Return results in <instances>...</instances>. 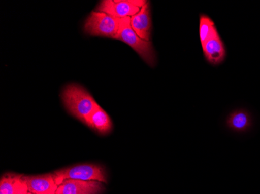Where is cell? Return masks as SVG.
Wrapping results in <instances>:
<instances>
[{
    "label": "cell",
    "instance_id": "2",
    "mask_svg": "<svg viewBox=\"0 0 260 194\" xmlns=\"http://www.w3.org/2000/svg\"><path fill=\"white\" fill-rule=\"evenodd\" d=\"M115 39L129 45L147 65L152 67L156 65L157 57L151 42L143 40L134 32L130 24V17L121 19L120 27Z\"/></svg>",
    "mask_w": 260,
    "mask_h": 194
},
{
    "label": "cell",
    "instance_id": "4",
    "mask_svg": "<svg viewBox=\"0 0 260 194\" xmlns=\"http://www.w3.org/2000/svg\"><path fill=\"white\" fill-rule=\"evenodd\" d=\"M120 23L121 19L102 12L93 11L86 20L84 31L93 36L115 39L120 27Z\"/></svg>",
    "mask_w": 260,
    "mask_h": 194
},
{
    "label": "cell",
    "instance_id": "12",
    "mask_svg": "<svg viewBox=\"0 0 260 194\" xmlns=\"http://www.w3.org/2000/svg\"><path fill=\"white\" fill-rule=\"evenodd\" d=\"M227 125L231 130L235 132H245L252 127V116L245 109L235 110L228 117Z\"/></svg>",
    "mask_w": 260,
    "mask_h": 194
},
{
    "label": "cell",
    "instance_id": "8",
    "mask_svg": "<svg viewBox=\"0 0 260 194\" xmlns=\"http://www.w3.org/2000/svg\"><path fill=\"white\" fill-rule=\"evenodd\" d=\"M130 24L133 30L143 40L150 41L151 30V18H150V7L147 2L142 7L138 14L130 17Z\"/></svg>",
    "mask_w": 260,
    "mask_h": 194
},
{
    "label": "cell",
    "instance_id": "10",
    "mask_svg": "<svg viewBox=\"0 0 260 194\" xmlns=\"http://www.w3.org/2000/svg\"><path fill=\"white\" fill-rule=\"evenodd\" d=\"M28 187L23 175L7 173L0 180V194H28Z\"/></svg>",
    "mask_w": 260,
    "mask_h": 194
},
{
    "label": "cell",
    "instance_id": "9",
    "mask_svg": "<svg viewBox=\"0 0 260 194\" xmlns=\"http://www.w3.org/2000/svg\"><path fill=\"white\" fill-rule=\"evenodd\" d=\"M204 56L210 64L219 65L224 61L226 57V49L218 32H216L208 42L203 46Z\"/></svg>",
    "mask_w": 260,
    "mask_h": 194
},
{
    "label": "cell",
    "instance_id": "3",
    "mask_svg": "<svg viewBox=\"0 0 260 194\" xmlns=\"http://www.w3.org/2000/svg\"><path fill=\"white\" fill-rule=\"evenodd\" d=\"M55 183L58 186L66 179H79L85 181H99L107 183L105 169L102 166L95 164L79 165L71 166L54 172Z\"/></svg>",
    "mask_w": 260,
    "mask_h": 194
},
{
    "label": "cell",
    "instance_id": "14",
    "mask_svg": "<svg viewBox=\"0 0 260 194\" xmlns=\"http://www.w3.org/2000/svg\"><path fill=\"white\" fill-rule=\"evenodd\" d=\"M28 194H33V193H31V192H29Z\"/></svg>",
    "mask_w": 260,
    "mask_h": 194
},
{
    "label": "cell",
    "instance_id": "6",
    "mask_svg": "<svg viewBox=\"0 0 260 194\" xmlns=\"http://www.w3.org/2000/svg\"><path fill=\"white\" fill-rule=\"evenodd\" d=\"M105 186L99 181L66 179L58 186L55 194H101Z\"/></svg>",
    "mask_w": 260,
    "mask_h": 194
},
{
    "label": "cell",
    "instance_id": "11",
    "mask_svg": "<svg viewBox=\"0 0 260 194\" xmlns=\"http://www.w3.org/2000/svg\"><path fill=\"white\" fill-rule=\"evenodd\" d=\"M86 125L102 135L110 132L112 128L110 118L99 104L96 105L87 118Z\"/></svg>",
    "mask_w": 260,
    "mask_h": 194
},
{
    "label": "cell",
    "instance_id": "1",
    "mask_svg": "<svg viewBox=\"0 0 260 194\" xmlns=\"http://www.w3.org/2000/svg\"><path fill=\"white\" fill-rule=\"evenodd\" d=\"M62 100L70 114L86 124L87 118L95 107L91 95L79 85H69L62 92Z\"/></svg>",
    "mask_w": 260,
    "mask_h": 194
},
{
    "label": "cell",
    "instance_id": "5",
    "mask_svg": "<svg viewBox=\"0 0 260 194\" xmlns=\"http://www.w3.org/2000/svg\"><path fill=\"white\" fill-rule=\"evenodd\" d=\"M147 1L141 0H105L98 7L97 11L102 12L116 18L132 17L138 14Z\"/></svg>",
    "mask_w": 260,
    "mask_h": 194
},
{
    "label": "cell",
    "instance_id": "13",
    "mask_svg": "<svg viewBox=\"0 0 260 194\" xmlns=\"http://www.w3.org/2000/svg\"><path fill=\"white\" fill-rule=\"evenodd\" d=\"M217 32V28H216L214 23L210 17H207V15L200 16V42L202 44V46H204L209 39Z\"/></svg>",
    "mask_w": 260,
    "mask_h": 194
},
{
    "label": "cell",
    "instance_id": "7",
    "mask_svg": "<svg viewBox=\"0 0 260 194\" xmlns=\"http://www.w3.org/2000/svg\"><path fill=\"white\" fill-rule=\"evenodd\" d=\"M28 191L33 194H55L58 185L55 183L53 173L42 176H23Z\"/></svg>",
    "mask_w": 260,
    "mask_h": 194
}]
</instances>
